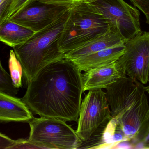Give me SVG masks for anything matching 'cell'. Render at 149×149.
I'll list each match as a JSON object with an SVG mask.
<instances>
[{
	"mask_svg": "<svg viewBox=\"0 0 149 149\" xmlns=\"http://www.w3.org/2000/svg\"><path fill=\"white\" fill-rule=\"evenodd\" d=\"M71 8L43 4L36 1L8 20L36 33L52 25Z\"/></svg>",
	"mask_w": 149,
	"mask_h": 149,
	"instance_id": "obj_9",
	"label": "cell"
},
{
	"mask_svg": "<svg viewBox=\"0 0 149 149\" xmlns=\"http://www.w3.org/2000/svg\"><path fill=\"white\" fill-rule=\"evenodd\" d=\"M0 92L14 96L18 94L19 88H16L13 82L11 75L6 72L0 63Z\"/></svg>",
	"mask_w": 149,
	"mask_h": 149,
	"instance_id": "obj_16",
	"label": "cell"
},
{
	"mask_svg": "<svg viewBox=\"0 0 149 149\" xmlns=\"http://www.w3.org/2000/svg\"><path fill=\"white\" fill-rule=\"evenodd\" d=\"M43 4L54 6L73 7L76 5L83 3H90L92 0H36Z\"/></svg>",
	"mask_w": 149,
	"mask_h": 149,
	"instance_id": "obj_19",
	"label": "cell"
},
{
	"mask_svg": "<svg viewBox=\"0 0 149 149\" xmlns=\"http://www.w3.org/2000/svg\"><path fill=\"white\" fill-rule=\"evenodd\" d=\"M127 41L119 32L111 29L109 32L82 47L65 54V59L75 60L98 51L124 44Z\"/></svg>",
	"mask_w": 149,
	"mask_h": 149,
	"instance_id": "obj_12",
	"label": "cell"
},
{
	"mask_svg": "<svg viewBox=\"0 0 149 149\" xmlns=\"http://www.w3.org/2000/svg\"><path fill=\"white\" fill-rule=\"evenodd\" d=\"M142 144L143 148L149 149V123L147 129L144 132L137 144Z\"/></svg>",
	"mask_w": 149,
	"mask_h": 149,
	"instance_id": "obj_22",
	"label": "cell"
},
{
	"mask_svg": "<svg viewBox=\"0 0 149 149\" xmlns=\"http://www.w3.org/2000/svg\"><path fill=\"white\" fill-rule=\"evenodd\" d=\"M144 89L145 91L146 92H147L148 94H149V85H148L147 86H144Z\"/></svg>",
	"mask_w": 149,
	"mask_h": 149,
	"instance_id": "obj_23",
	"label": "cell"
},
{
	"mask_svg": "<svg viewBox=\"0 0 149 149\" xmlns=\"http://www.w3.org/2000/svg\"><path fill=\"white\" fill-rule=\"evenodd\" d=\"M91 4L109 21L113 30L126 41L142 32L139 11L123 0H92Z\"/></svg>",
	"mask_w": 149,
	"mask_h": 149,
	"instance_id": "obj_7",
	"label": "cell"
},
{
	"mask_svg": "<svg viewBox=\"0 0 149 149\" xmlns=\"http://www.w3.org/2000/svg\"><path fill=\"white\" fill-rule=\"evenodd\" d=\"M124 44L116 46L72 60L81 71H88L116 61L125 51Z\"/></svg>",
	"mask_w": 149,
	"mask_h": 149,
	"instance_id": "obj_13",
	"label": "cell"
},
{
	"mask_svg": "<svg viewBox=\"0 0 149 149\" xmlns=\"http://www.w3.org/2000/svg\"><path fill=\"white\" fill-rule=\"evenodd\" d=\"M12 0H0V22L6 15Z\"/></svg>",
	"mask_w": 149,
	"mask_h": 149,
	"instance_id": "obj_21",
	"label": "cell"
},
{
	"mask_svg": "<svg viewBox=\"0 0 149 149\" xmlns=\"http://www.w3.org/2000/svg\"><path fill=\"white\" fill-rule=\"evenodd\" d=\"M125 75L118 69L116 62L91 70L83 74L84 91L106 89Z\"/></svg>",
	"mask_w": 149,
	"mask_h": 149,
	"instance_id": "obj_10",
	"label": "cell"
},
{
	"mask_svg": "<svg viewBox=\"0 0 149 149\" xmlns=\"http://www.w3.org/2000/svg\"><path fill=\"white\" fill-rule=\"evenodd\" d=\"M111 119L106 92L101 89L89 91L81 104L77 134L87 142Z\"/></svg>",
	"mask_w": 149,
	"mask_h": 149,
	"instance_id": "obj_6",
	"label": "cell"
},
{
	"mask_svg": "<svg viewBox=\"0 0 149 149\" xmlns=\"http://www.w3.org/2000/svg\"><path fill=\"white\" fill-rule=\"evenodd\" d=\"M135 6L143 13L146 22L149 24V0H130Z\"/></svg>",
	"mask_w": 149,
	"mask_h": 149,
	"instance_id": "obj_20",
	"label": "cell"
},
{
	"mask_svg": "<svg viewBox=\"0 0 149 149\" xmlns=\"http://www.w3.org/2000/svg\"><path fill=\"white\" fill-rule=\"evenodd\" d=\"M33 113L20 98L0 92V121L1 122H29Z\"/></svg>",
	"mask_w": 149,
	"mask_h": 149,
	"instance_id": "obj_11",
	"label": "cell"
},
{
	"mask_svg": "<svg viewBox=\"0 0 149 149\" xmlns=\"http://www.w3.org/2000/svg\"><path fill=\"white\" fill-rule=\"evenodd\" d=\"M84 88L81 71L72 61L63 59L42 69L28 84L22 99L40 117L77 122Z\"/></svg>",
	"mask_w": 149,
	"mask_h": 149,
	"instance_id": "obj_1",
	"label": "cell"
},
{
	"mask_svg": "<svg viewBox=\"0 0 149 149\" xmlns=\"http://www.w3.org/2000/svg\"><path fill=\"white\" fill-rule=\"evenodd\" d=\"M8 64L9 70L13 82L15 86L19 88L22 86L23 69L14 50H11L10 51Z\"/></svg>",
	"mask_w": 149,
	"mask_h": 149,
	"instance_id": "obj_15",
	"label": "cell"
},
{
	"mask_svg": "<svg viewBox=\"0 0 149 149\" xmlns=\"http://www.w3.org/2000/svg\"><path fill=\"white\" fill-rule=\"evenodd\" d=\"M70 9L52 25L35 33L26 42L13 48L27 84L49 64L65 59L59 43Z\"/></svg>",
	"mask_w": 149,
	"mask_h": 149,
	"instance_id": "obj_3",
	"label": "cell"
},
{
	"mask_svg": "<svg viewBox=\"0 0 149 149\" xmlns=\"http://www.w3.org/2000/svg\"><path fill=\"white\" fill-rule=\"evenodd\" d=\"M35 33L11 21L0 23V40L12 48L26 42Z\"/></svg>",
	"mask_w": 149,
	"mask_h": 149,
	"instance_id": "obj_14",
	"label": "cell"
},
{
	"mask_svg": "<svg viewBox=\"0 0 149 149\" xmlns=\"http://www.w3.org/2000/svg\"><path fill=\"white\" fill-rule=\"evenodd\" d=\"M66 122L52 118H34L29 122L30 131L27 141L36 148H80L83 141Z\"/></svg>",
	"mask_w": 149,
	"mask_h": 149,
	"instance_id": "obj_5",
	"label": "cell"
},
{
	"mask_svg": "<svg viewBox=\"0 0 149 149\" xmlns=\"http://www.w3.org/2000/svg\"><path fill=\"white\" fill-rule=\"evenodd\" d=\"M111 29L109 20L90 3L73 6L59 41L65 54L79 48Z\"/></svg>",
	"mask_w": 149,
	"mask_h": 149,
	"instance_id": "obj_4",
	"label": "cell"
},
{
	"mask_svg": "<svg viewBox=\"0 0 149 149\" xmlns=\"http://www.w3.org/2000/svg\"><path fill=\"white\" fill-rule=\"evenodd\" d=\"M125 51L116 61L124 74L143 84L148 82L149 32H141L125 43Z\"/></svg>",
	"mask_w": 149,
	"mask_h": 149,
	"instance_id": "obj_8",
	"label": "cell"
},
{
	"mask_svg": "<svg viewBox=\"0 0 149 149\" xmlns=\"http://www.w3.org/2000/svg\"><path fill=\"white\" fill-rule=\"evenodd\" d=\"M143 84L125 75L106 88L116 129L137 143L149 123V105ZM134 142V143H135Z\"/></svg>",
	"mask_w": 149,
	"mask_h": 149,
	"instance_id": "obj_2",
	"label": "cell"
},
{
	"mask_svg": "<svg viewBox=\"0 0 149 149\" xmlns=\"http://www.w3.org/2000/svg\"><path fill=\"white\" fill-rule=\"evenodd\" d=\"M148 82H149V77H148Z\"/></svg>",
	"mask_w": 149,
	"mask_h": 149,
	"instance_id": "obj_24",
	"label": "cell"
},
{
	"mask_svg": "<svg viewBox=\"0 0 149 149\" xmlns=\"http://www.w3.org/2000/svg\"><path fill=\"white\" fill-rule=\"evenodd\" d=\"M31 148V145L26 140L20 139L14 140L2 133H1V149L14 148Z\"/></svg>",
	"mask_w": 149,
	"mask_h": 149,
	"instance_id": "obj_18",
	"label": "cell"
},
{
	"mask_svg": "<svg viewBox=\"0 0 149 149\" xmlns=\"http://www.w3.org/2000/svg\"><path fill=\"white\" fill-rule=\"evenodd\" d=\"M35 1H36V0H12L6 16L0 23L12 19Z\"/></svg>",
	"mask_w": 149,
	"mask_h": 149,
	"instance_id": "obj_17",
	"label": "cell"
}]
</instances>
